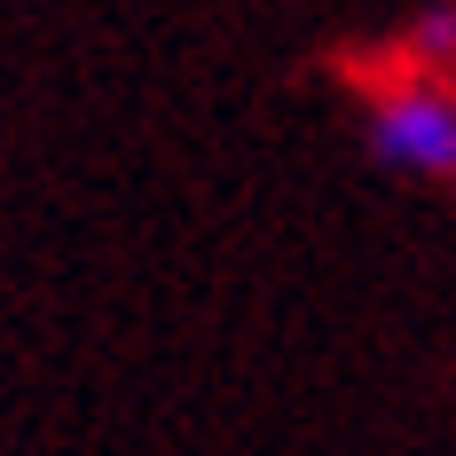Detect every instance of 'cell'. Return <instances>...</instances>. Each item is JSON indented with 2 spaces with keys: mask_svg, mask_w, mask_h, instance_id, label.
<instances>
[{
  "mask_svg": "<svg viewBox=\"0 0 456 456\" xmlns=\"http://www.w3.org/2000/svg\"><path fill=\"white\" fill-rule=\"evenodd\" d=\"M370 150L378 166L417 174V182H456V94L441 87H394L370 110Z\"/></svg>",
  "mask_w": 456,
  "mask_h": 456,
  "instance_id": "cell-1",
  "label": "cell"
},
{
  "mask_svg": "<svg viewBox=\"0 0 456 456\" xmlns=\"http://www.w3.org/2000/svg\"><path fill=\"white\" fill-rule=\"evenodd\" d=\"M410 55H417V63H449V55H456V16H449V8H433V16L410 32Z\"/></svg>",
  "mask_w": 456,
  "mask_h": 456,
  "instance_id": "cell-2",
  "label": "cell"
}]
</instances>
